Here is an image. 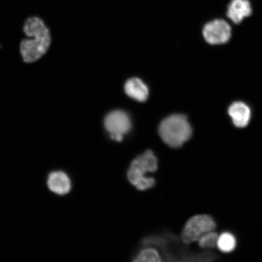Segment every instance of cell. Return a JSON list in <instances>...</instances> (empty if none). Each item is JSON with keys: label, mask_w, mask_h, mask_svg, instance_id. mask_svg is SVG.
Masks as SVG:
<instances>
[{"label": "cell", "mask_w": 262, "mask_h": 262, "mask_svg": "<svg viewBox=\"0 0 262 262\" xmlns=\"http://www.w3.org/2000/svg\"><path fill=\"white\" fill-rule=\"evenodd\" d=\"M24 32L28 37L21 42L20 52L26 63H33L47 53L51 42L50 31L38 17L29 18L25 23Z\"/></svg>", "instance_id": "6da1fadb"}, {"label": "cell", "mask_w": 262, "mask_h": 262, "mask_svg": "<svg viewBox=\"0 0 262 262\" xmlns=\"http://www.w3.org/2000/svg\"><path fill=\"white\" fill-rule=\"evenodd\" d=\"M164 142L172 148H180L191 139L192 129L184 115L173 114L164 119L159 127Z\"/></svg>", "instance_id": "7a4b0ae2"}, {"label": "cell", "mask_w": 262, "mask_h": 262, "mask_svg": "<svg viewBox=\"0 0 262 262\" xmlns=\"http://www.w3.org/2000/svg\"><path fill=\"white\" fill-rule=\"evenodd\" d=\"M158 168V160L152 150H148L131 162L127 178L134 187L145 191L155 185V178L147 177L146 173L155 172Z\"/></svg>", "instance_id": "3957f363"}, {"label": "cell", "mask_w": 262, "mask_h": 262, "mask_svg": "<svg viewBox=\"0 0 262 262\" xmlns=\"http://www.w3.org/2000/svg\"><path fill=\"white\" fill-rule=\"evenodd\" d=\"M217 224L212 216L207 214H196L190 217L183 227L181 235L183 243L196 244L207 232L217 230Z\"/></svg>", "instance_id": "277c9868"}, {"label": "cell", "mask_w": 262, "mask_h": 262, "mask_svg": "<svg viewBox=\"0 0 262 262\" xmlns=\"http://www.w3.org/2000/svg\"><path fill=\"white\" fill-rule=\"evenodd\" d=\"M104 124L111 138L117 142H121L131 128L128 115L122 111H114L108 114L104 119Z\"/></svg>", "instance_id": "5b68a950"}, {"label": "cell", "mask_w": 262, "mask_h": 262, "mask_svg": "<svg viewBox=\"0 0 262 262\" xmlns=\"http://www.w3.org/2000/svg\"><path fill=\"white\" fill-rule=\"evenodd\" d=\"M203 35L209 44H224L231 38V28L224 19H216L205 25Z\"/></svg>", "instance_id": "8992f818"}, {"label": "cell", "mask_w": 262, "mask_h": 262, "mask_svg": "<svg viewBox=\"0 0 262 262\" xmlns=\"http://www.w3.org/2000/svg\"><path fill=\"white\" fill-rule=\"evenodd\" d=\"M253 9L249 0H231L228 6V17L235 24H239L244 18L252 14Z\"/></svg>", "instance_id": "52a82bcc"}, {"label": "cell", "mask_w": 262, "mask_h": 262, "mask_svg": "<svg viewBox=\"0 0 262 262\" xmlns=\"http://www.w3.org/2000/svg\"><path fill=\"white\" fill-rule=\"evenodd\" d=\"M228 114L232 123L237 128H245L250 123L251 113L247 104L241 101L232 103L229 107Z\"/></svg>", "instance_id": "ba28073f"}, {"label": "cell", "mask_w": 262, "mask_h": 262, "mask_svg": "<svg viewBox=\"0 0 262 262\" xmlns=\"http://www.w3.org/2000/svg\"><path fill=\"white\" fill-rule=\"evenodd\" d=\"M47 183L50 191L57 195L67 194L72 188L70 178L61 171L52 172L48 176Z\"/></svg>", "instance_id": "9c48e42d"}, {"label": "cell", "mask_w": 262, "mask_h": 262, "mask_svg": "<svg viewBox=\"0 0 262 262\" xmlns=\"http://www.w3.org/2000/svg\"><path fill=\"white\" fill-rule=\"evenodd\" d=\"M124 91L129 97L134 100L143 102L149 96V90L146 85L137 78H130L124 85Z\"/></svg>", "instance_id": "30bf717a"}, {"label": "cell", "mask_w": 262, "mask_h": 262, "mask_svg": "<svg viewBox=\"0 0 262 262\" xmlns=\"http://www.w3.org/2000/svg\"><path fill=\"white\" fill-rule=\"evenodd\" d=\"M237 247V239L232 232L224 231L219 232L216 245L219 253L224 255L231 254Z\"/></svg>", "instance_id": "8fae6325"}, {"label": "cell", "mask_w": 262, "mask_h": 262, "mask_svg": "<svg viewBox=\"0 0 262 262\" xmlns=\"http://www.w3.org/2000/svg\"><path fill=\"white\" fill-rule=\"evenodd\" d=\"M217 230L212 231L206 233L196 242L199 248L205 251H213L216 249V245L219 236Z\"/></svg>", "instance_id": "7c38bea8"}, {"label": "cell", "mask_w": 262, "mask_h": 262, "mask_svg": "<svg viewBox=\"0 0 262 262\" xmlns=\"http://www.w3.org/2000/svg\"><path fill=\"white\" fill-rule=\"evenodd\" d=\"M161 257L158 251L153 248L144 249L137 255L134 261L136 262H157L161 261Z\"/></svg>", "instance_id": "4fadbf2b"}]
</instances>
